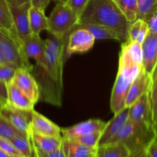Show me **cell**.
Instances as JSON below:
<instances>
[{
  "mask_svg": "<svg viewBox=\"0 0 157 157\" xmlns=\"http://www.w3.org/2000/svg\"><path fill=\"white\" fill-rule=\"evenodd\" d=\"M78 24H96L111 28L128 37L129 22L113 0H89Z\"/></svg>",
  "mask_w": 157,
  "mask_h": 157,
  "instance_id": "obj_1",
  "label": "cell"
},
{
  "mask_svg": "<svg viewBox=\"0 0 157 157\" xmlns=\"http://www.w3.org/2000/svg\"><path fill=\"white\" fill-rule=\"evenodd\" d=\"M69 35L57 38L50 34L46 39L45 62L41 67L48 77V83H55L57 90L61 94L62 90L63 63L66 61L65 54Z\"/></svg>",
  "mask_w": 157,
  "mask_h": 157,
  "instance_id": "obj_2",
  "label": "cell"
},
{
  "mask_svg": "<svg viewBox=\"0 0 157 157\" xmlns=\"http://www.w3.org/2000/svg\"><path fill=\"white\" fill-rule=\"evenodd\" d=\"M142 68L141 65L119 61V70L112 90L110 108L114 114L119 113L126 107V100L132 81L135 80Z\"/></svg>",
  "mask_w": 157,
  "mask_h": 157,
  "instance_id": "obj_3",
  "label": "cell"
},
{
  "mask_svg": "<svg viewBox=\"0 0 157 157\" xmlns=\"http://www.w3.org/2000/svg\"><path fill=\"white\" fill-rule=\"evenodd\" d=\"M156 133L152 126L128 120L119 132L106 144H123L130 152H132L143 147H147Z\"/></svg>",
  "mask_w": 157,
  "mask_h": 157,
  "instance_id": "obj_4",
  "label": "cell"
},
{
  "mask_svg": "<svg viewBox=\"0 0 157 157\" xmlns=\"http://www.w3.org/2000/svg\"><path fill=\"white\" fill-rule=\"evenodd\" d=\"M79 17L68 6L56 3L48 17V32L57 38H62L69 35L78 23Z\"/></svg>",
  "mask_w": 157,
  "mask_h": 157,
  "instance_id": "obj_5",
  "label": "cell"
},
{
  "mask_svg": "<svg viewBox=\"0 0 157 157\" xmlns=\"http://www.w3.org/2000/svg\"><path fill=\"white\" fill-rule=\"evenodd\" d=\"M0 53L6 62L12 63L21 68L32 71V64L25 54L22 43L12 38L0 28Z\"/></svg>",
  "mask_w": 157,
  "mask_h": 157,
  "instance_id": "obj_6",
  "label": "cell"
},
{
  "mask_svg": "<svg viewBox=\"0 0 157 157\" xmlns=\"http://www.w3.org/2000/svg\"><path fill=\"white\" fill-rule=\"evenodd\" d=\"M95 38L89 31L83 29H75L72 31L68 38L65 59L72 54L84 53L90 50L94 45Z\"/></svg>",
  "mask_w": 157,
  "mask_h": 157,
  "instance_id": "obj_7",
  "label": "cell"
},
{
  "mask_svg": "<svg viewBox=\"0 0 157 157\" xmlns=\"http://www.w3.org/2000/svg\"><path fill=\"white\" fill-rule=\"evenodd\" d=\"M32 111L17 109L9 104L2 106L0 114L6 117L22 134L29 137Z\"/></svg>",
  "mask_w": 157,
  "mask_h": 157,
  "instance_id": "obj_8",
  "label": "cell"
},
{
  "mask_svg": "<svg viewBox=\"0 0 157 157\" xmlns=\"http://www.w3.org/2000/svg\"><path fill=\"white\" fill-rule=\"evenodd\" d=\"M129 107V121L154 127L149 99V91L143 94Z\"/></svg>",
  "mask_w": 157,
  "mask_h": 157,
  "instance_id": "obj_9",
  "label": "cell"
},
{
  "mask_svg": "<svg viewBox=\"0 0 157 157\" xmlns=\"http://www.w3.org/2000/svg\"><path fill=\"white\" fill-rule=\"evenodd\" d=\"M12 81L33 104L38 102L40 98L39 87L29 71L21 67L18 68Z\"/></svg>",
  "mask_w": 157,
  "mask_h": 157,
  "instance_id": "obj_10",
  "label": "cell"
},
{
  "mask_svg": "<svg viewBox=\"0 0 157 157\" xmlns=\"http://www.w3.org/2000/svg\"><path fill=\"white\" fill-rule=\"evenodd\" d=\"M9 6L18 36L22 42L32 34L29 28V11L31 7V3L29 2L20 6L9 3Z\"/></svg>",
  "mask_w": 157,
  "mask_h": 157,
  "instance_id": "obj_11",
  "label": "cell"
},
{
  "mask_svg": "<svg viewBox=\"0 0 157 157\" xmlns=\"http://www.w3.org/2000/svg\"><path fill=\"white\" fill-rule=\"evenodd\" d=\"M143 70L151 75L157 63V34L149 30L144 41L142 43Z\"/></svg>",
  "mask_w": 157,
  "mask_h": 157,
  "instance_id": "obj_12",
  "label": "cell"
},
{
  "mask_svg": "<svg viewBox=\"0 0 157 157\" xmlns=\"http://www.w3.org/2000/svg\"><path fill=\"white\" fill-rule=\"evenodd\" d=\"M107 123L99 119H90L83 121L69 128L62 129V136L64 139H72L83 135L102 132Z\"/></svg>",
  "mask_w": 157,
  "mask_h": 157,
  "instance_id": "obj_13",
  "label": "cell"
},
{
  "mask_svg": "<svg viewBox=\"0 0 157 157\" xmlns=\"http://www.w3.org/2000/svg\"><path fill=\"white\" fill-rule=\"evenodd\" d=\"M22 47L26 56L35 59L37 65L42 67L45 62L46 40H43L39 34L32 33L22 41Z\"/></svg>",
  "mask_w": 157,
  "mask_h": 157,
  "instance_id": "obj_14",
  "label": "cell"
},
{
  "mask_svg": "<svg viewBox=\"0 0 157 157\" xmlns=\"http://www.w3.org/2000/svg\"><path fill=\"white\" fill-rule=\"evenodd\" d=\"M29 139L33 149L34 156L35 153H45L53 151L61 147L62 144V138L40 134L32 130L31 128Z\"/></svg>",
  "mask_w": 157,
  "mask_h": 157,
  "instance_id": "obj_15",
  "label": "cell"
},
{
  "mask_svg": "<svg viewBox=\"0 0 157 157\" xmlns=\"http://www.w3.org/2000/svg\"><path fill=\"white\" fill-rule=\"evenodd\" d=\"M129 107H126L106 124L104 130L102 131L98 147L106 144L113 136H115L127 122L129 117Z\"/></svg>",
  "mask_w": 157,
  "mask_h": 157,
  "instance_id": "obj_16",
  "label": "cell"
},
{
  "mask_svg": "<svg viewBox=\"0 0 157 157\" xmlns=\"http://www.w3.org/2000/svg\"><path fill=\"white\" fill-rule=\"evenodd\" d=\"M31 129L40 134L57 138H62V129L50 120L46 118L38 112L35 111V110L32 111Z\"/></svg>",
  "mask_w": 157,
  "mask_h": 157,
  "instance_id": "obj_17",
  "label": "cell"
},
{
  "mask_svg": "<svg viewBox=\"0 0 157 157\" xmlns=\"http://www.w3.org/2000/svg\"><path fill=\"white\" fill-rule=\"evenodd\" d=\"M150 84L151 76L142 67L139 75L131 84L126 100V107H130L143 94L149 91Z\"/></svg>",
  "mask_w": 157,
  "mask_h": 157,
  "instance_id": "obj_18",
  "label": "cell"
},
{
  "mask_svg": "<svg viewBox=\"0 0 157 157\" xmlns=\"http://www.w3.org/2000/svg\"><path fill=\"white\" fill-rule=\"evenodd\" d=\"M75 29H83L89 31L95 39H115L119 41H128V37L123 34L106 26L96 24H77L72 30Z\"/></svg>",
  "mask_w": 157,
  "mask_h": 157,
  "instance_id": "obj_19",
  "label": "cell"
},
{
  "mask_svg": "<svg viewBox=\"0 0 157 157\" xmlns=\"http://www.w3.org/2000/svg\"><path fill=\"white\" fill-rule=\"evenodd\" d=\"M8 104L17 109L27 111L33 110L35 106V104H33L12 81L8 83Z\"/></svg>",
  "mask_w": 157,
  "mask_h": 157,
  "instance_id": "obj_20",
  "label": "cell"
},
{
  "mask_svg": "<svg viewBox=\"0 0 157 157\" xmlns=\"http://www.w3.org/2000/svg\"><path fill=\"white\" fill-rule=\"evenodd\" d=\"M0 28L7 32L15 40L22 42L17 34L7 0H0Z\"/></svg>",
  "mask_w": 157,
  "mask_h": 157,
  "instance_id": "obj_21",
  "label": "cell"
},
{
  "mask_svg": "<svg viewBox=\"0 0 157 157\" xmlns=\"http://www.w3.org/2000/svg\"><path fill=\"white\" fill-rule=\"evenodd\" d=\"M62 147L66 157H89L96 153L97 148H90L73 140L62 138Z\"/></svg>",
  "mask_w": 157,
  "mask_h": 157,
  "instance_id": "obj_22",
  "label": "cell"
},
{
  "mask_svg": "<svg viewBox=\"0 0 157 157\" xmlns=\"http://www.w3.org/2000/svg\"><path fill=\"white\" fill-rule=\"evenodd\" d=\"M29 28L32 33L40 34L48 30V17L45 15V10L31 6L29 11Z\"/></svg>",
  "mask_w": 157,
  "mask_h": 157,
  "instance_id": "obj_23",
  "label": "cell"
},
{
  "mask_svg": "<svg viewBox=\"0 0 157 157\" xmlns=\"http://www.w3.org/2000/svg\"><path fill=\"white\" fill-rule=\"evenodd\" d=\"M130 150L123 144H108L97 147V157H127Z\"/></svg>",
  "mask_w": 157,
  "mask_h": 157,
  "instance_id": "obj_24",
  "label": "cell"
},
{
  "mask_svg": "<svg viewBox=\"0 0 157 157\" xmlns=\"http://www.w3.org/2000/svg\"><path fill=\"white\" fill-rule=\"evenodd\" d=\"M151 84L149 89L151 110L154 128L157 133V63L151 74Z\"/></svg>",
  "mask_w": 157,
  "mask_h": 157,
  "instance_id": "obj_25",
  "label": "cell"
},
{
  "mask_svg": "<svg viewBox=\"0 0 157 157\" xmlns=\"http://www.w3.org/2000/svg\"><path fill=\"white\" fill-rule=\"evenodd\" d=\"M136 19L147 22L157 10V0H137Z\"/></svg>",
  "mask_w": 157,
  "mask_h": 157,
  "instance_id": "obj_26",
  "label": "cell"
},
{
  "mask_svg": "<svg viewBox=\"0 0 157 157\" xmlns=\"http://www.w3.org/2000/svg\"><path fill=\"white\" fill-rule=\"evenodd\" d=\"M126 19L130 23L136 20L138 1L137 0H113Z\"/></svg>",
  "mask_w": 157,
  "mask_h": 157,
  "instance_id": "obj_27",
  "label": "cell"
},
{
  "mask_svg": "<svg viewBox=\"0 0 157 157\" xmlns=\"http://www.w3.org/2000/svg\"><path fill=\"white\" fill-rule=\"evenodd\" d=\"M15 148L24 157H34V152L29 137L22 134L15 136L11 140Z\"/></svg>",
  "mask_w": 157,
  "mask_h": 157,
  "instance_id": "obj_28",
  "label": "cell"
},
{
  "mask_svg": "<svg viewBox=\"0 0 157 157\" xmlns=\"http://www.w3.org/2000/svg\"><path fill=\"white\" fill-rule=\"evenodd\" d=\"M19 134L22 133L6 117L0 114V137L12 140Z\"/></svg>",
  "mask_w": 157,
  "mask_h": 157,
  "instance_id": "obj_29",
  "label": "cell"
},
{
  "mask_svg": "<svg viewBox=\"0 0 157 157\" xmlns=\"http://www.w3.org/2000/svg\"><path fill=\"white\" fill-rule=\"evenodd\" d=\"M101 133L102 132H95V133H89V134L83 135V136L68 140H73L78 144H81V145L86 146V147H90V148H97L100 136H101Z\"/></svg>",
  "mask_w": 157,
  "mask_h": 157,
  "instance_id": "obj_30",
  "label": "cell"
},
{
  "mask_svg": "<svg viewBox=\"0 0 157 157\" xmlns=\"http://www.w3.org/2000/svg\"><path fill=\"white\" fill-rule=\"evenodd\" d=\"M18 68L19 67L12 63L4 62L0 64V80L7 84L11 82L13 80Z\"/></svg>",
  "mask_w": 157,
  "mask_h": 157,
  "instance_id": "obj_31",
  "label": "cell"
},
{
  "mask_svg": "<svg viewBox=\"0 0 157 157\" xmlns=\"http://www.w3.org/2000/svg\"><path fill=\"white\" fill-rule=\"evenodd\" d=\"M0 148L6 152L9 156H23L17 150L15 146L13 145L11 140H9L5 138L0 137Z\"/></svg>",
  "mask_w": 157,
  "mask_h": 157,
  "instance_id": "obj_32",
  "label": "cell"
},
{
  "mask_svg": "<svg viewBox=\"0 0 157 157\" xmlns=\"http://www.w3.org/2000/svg\"><path fill=\"white\" fill-rule=\"evenodd\" d=\"M89 0H69L66 4L77 14L80 18L83 11L86 9ZM79 21V20H78Z\"/></svg>",
  "mask_w": 157,
  "mask_h": 157,
  "instance_id": "obj_33",
  "label": "cell"
},
{
  "mask_svg": "<svg viewBox=\"0 0 157 157\" xmlns=\"http://www.w3.org/2000/svg\"><path fill=\"white\" fill-rule=\"evenodd\" d=\"M143 22V20L136 19L134 22H132V24H131L129 29V33H128V35H129V39H128V41H136V38L137 37H138L139 33V31L140 29H141Z\"/></svg>",
  "mask_w": 157,
  "mask_h": 157,
  "instance_id": "obj_34",
  "label": "cell"
},
{
  "mask_svg": "<svg viewBox=\"0 0 157 157\" xmlns=\"http://www.w3.org/2000/svg\"><path fill=\"white\" fill-rule=\"evenodd\" d=\"M8 104V84L0 80V104L4 106Z\"/></svg>",
  "mask_w": 157,
  "mask_h": 157,
  "instance_id": "obj_35",
  "label": "cell"
},
{
  "mask_svg": "<svg viewBox=\"0 0 157 157\" xmlns=\"http://www.w3.org/2000/svg\"><path fill=\"white\" fill-rule=\"evenodd\" d=\"M34 157H66V156H65L62 144L61 147L53 151L45 153H35Z\"/></svg>",
  "mask_w": 157,
  "mask_h": 157,
  "instance_id": "obj_36",
  "label": "cell"
},
{
  "mask_svg": "<svg viewBox=\"0 0 157 157\" xmlns=\"http://www.w3.org/2000/svg\"><path fill=\"white\" fill-rule=\"evenodd\" d=\"M148 32H149V26H148L147 22L143 21L141 26V29H140L138 37L136 38V41H138L139 43H140L142 44L143 41H144L145 38H146V35H147Z\"/></svg>",
  "mask_w": 157,
  "mask_h": 157,
  "instance_id": "obj_37",
  "label": "cell"
},
{
  "mask_svg": "<svg viewBox=\"0 0 157 157\" xmlns=\"http://www.w3.org/2000/svg\"><path fill=\"white\" fill-rule=\"evenodd\" d=\"M147 152L151 157H157V133L148 146Z\"/></svg>",
  "mask_w": 157,
  "mask_h": 157,
  "instance_id": "obj_38",
  "label": "cell"
},
{
  "mask_svg": "<svg viewBox=\"0 0 157 157\" xmlns=\"http://www.w3.org/2000/svg\"><path fill=\"white\" fill-rule=\"evenodd\" d=\"M50 1L51 0H29L31 6L38 8V9H42V10H45L46 9Z\"/></svg>",
  "mask_w": 157,
  "mask_h": 157,
  "instance_id": "obj_39",
  "label": "cell"
},
{
  "mask_svg": "<svg viewBox=\"0 0 157 157\" xmlns=\"http://www.w3.org/2000/svg\"><path fill=\"white\" fill-rule=\"evenodd\" d=\"M148 26H149V30L152 33L157 34V15L156 13H154V15L149 18L147 21Z\"/></svg>",
  "mask_w": 157,
  "mask_h": 157,
  "instance_id": "obj_40",
  "label": "cell"
},
{
  "mask_svg": "<svg viewBox=\"0 0 157 157\" xmlns=\"http://www.w3.org/2000/svg\"><path fill=\"white\" fill-rule=\"evenodd\" d=\"M147 147H143V148L139 149L135 151L131 152L130 154L127 157H145L147 153Z\"/></svg>",
  "mask_w": 157,
  "mask_h": 157,
  "instance_id": "obj_41",
  "label": "cell"
},
{
  "mask_svg": "<svg viewBox=\"0 0 157 157\" xmlns=\"http://www.w3.org/2000/svg\"><path fill=\"white\" fill-rule=\"evenodd\" d=\"M8 2L11 3V4L16 5V6H20V5H22L24 3L29 2V0H7Z\"/></svg>",
  "mask_w": 157,
  "mask_h": 157,
  "instance_id": "obj_42",
  "label": "cell"
},
{
  "mask_svg": "<svg viewBox=\"0 0 157 157\" xmlns=\"http://www.w3.org/2000/svg\"><path fill=\"white\" fill-rule=\"evenodd\" d=\"M0 157H10V156L0 148Z\"/></svg>",
  "mask_w": 157,
  "mask_h": 157,
  "instance_id": "obj_43",
  "label": "cell"
},
{
  "mask_svg": "<svg viewBox=\"0 0 157 157\" xmlns=\"http://www.w3.org/2000/svg\"><path fill=\"white\" fill-rule=\"evenodd\" d=\"M56 3H63V4H66L69 0H53Z\"/></svg>",
  "mask_w": 157,
  "mask_h": 157,
  "instance_id": "obj_44",
  "label": "cell"
},
{
  "mask_svg": "<svg viewBox=\"0 0 157 157\" xmlns=\"http://www.w3.org/2000/svg\"><path fill=\"white\" fill-rule=\"evenodd\" d=\"M4 62H6V61H5V59L3 58L2 55V54L0 53V64H2V63H4Z\"/></svg>",
  "mask_w": 157,
  "mask_h": 157,
  "instance_id": "obj_45",
  "label": "cell"
},
{
  "mask_svg": "<svg viewBox=\"0 0 157 157\" xmlns=\"http://www.w3.org/2000/svg\"><path fill=\"white\" fill-rule=\"evenodd\" d=\"M145 157H151V156H150V155L149 154V153H148V152H147V153H146V156H145Z\"/></svg>",
  "mask_w": 157,
  "mask_h": 157,
  "instance_id": "obj_46",
  "label": "cell"
},
{
  "mask_svg": "<svg viewBox=\"0 0 157 157\" xmlns=\"http://www.w3.org/2000/svg\"><path fill=\"white\" fill-rule=\"evenodd\" d=\"M89 157H97V156H96V153H95V154L92 155V156H89Z\"/></svg>",
  "mask_w": 157,
  "mask_h": 157,
  "instance_id": "obj_47",
  "label": "cell"
},
{
  "mask_svg": "<svg viewBox=\"0 0 157 157\" xmlns=\"http://www.w3.org/2000/svg\"><path fill=\"white\" fill-rule=\"evenodd\" d=\"M10 157H24L22 156H10Z\"/></svg>",
  "mask_w": 157,
  "mask_h": 157,
  "instance_id": "obj_48",
  "label": "cell"
},
{
  "mask_svg": "<svg viewBox=\"0 0 157 157\" xmlns=\"http://www.w3.org/2000/svg\"><path fill=\"white\" fill-rule=\"evenodd\" d=\"M1 107H2V105H1V104H0V108H1Z\"/></svg>",
  "mask_w": 157,
  "mask_h": 157,
  "instance_id": "obj_49",
  "label": "cell"
},
{
  "mask_svg": "<svg viewBox=\"0 0 157 157\" xmlns=\"http://www.w3.org/2000/svg\"><path fill=\"white\" fill-rule=\"evenodd\" d=\"M155 13H156V15H157V10H156V12H155Z\"/></svg>",
  "mask_w": 157,
  "mask_h": 157,
  "instance_id": "obj_50",
  "label": "cell"
}]
</instances>
